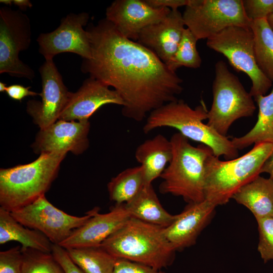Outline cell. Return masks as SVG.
I'll list each match as a JSON object with an SVG mask.
<instances>
[{"label":"cell","instance_id":"1","mask_svg":"<svg viewBox=\"0 0 273 273\" xmlns=\"http://www.w3.org/2000/svg\"><path fill=\"white\" fill-rule=\"evenodd\" d=\"M91 57L81 70L109 87L123 102V116L140 122L183 91V80L155 54L123 36L106 18L85 29Z\"/></svg>","mask_w":273,"mask_h":273},{"label":"cell","instance_id":"2","mask_svg":"<svg viewBox=\"0 0 273 273\" xmlns=\"http://www.w3.org/2000/svg\"><path fill=\"white\" fill-rule=\"evenodd\" d=\"M163 229L130 217L100 246L116 259L162 269L173 263L176 251Z\"/></svg>","mask_w":273,"mask_h":273},{"label":"cell","instance_id":"3","mask_svg":"<svg viewBox=\"0 0 273 273\" xmlns=\"http://www.w3.org/2000/svg\"><path fill=\"white\" fill-rule=\"evenodd\" d=\"M208 112L203 101L193 109L184 100H176L152 111L143 126V131L148 133L158 128H173L189 140L209 147L217 157L222 156L226 160L238 157V150L232 140L203 122L207 119Z\"/></svg>","mask_w":273,"mask_h":273},{"label":"cell","instance_id":"4","mask_svg":"<svg viewBox=\"0 0 273 273\" xmlns=\"http://www.w3.org/2000/svg\"><path fill=\"white\" fill-rule=\"evenodd\" d=\"M170 140L172 157L160 176V192L181 197L189 203L203 201L206 162L213 154L212 149L203 144L192 146L179 132L173 134Z\"/></svg>","mask_w":273,"mask_h":273},{"label":"cell","instance_id":"5","mask_svg":"<svg viewBox=\"0 0 273 273\" xmlns=\"http://www.w3.org/2000/svg\"><path fill=\"white\" fill-rule=\"evenodd\" d=\"M66 154L42 153L31 163L1 168L0 207L11 212L45 195Z\"/></svg>","mask_w":273,"mask_h":273},{"label":"cell","instance_id":"6","mask_svg":"<svg viewBox=\"0 0 273 273\" xmlns=\"http://www.w3.org/2000/svg\"><path fill=\"white\" fill-rule=\"evenodd\" d=\"M273 155L272 143L255 144L253 148L240 157L221 161L211 154L206 162L205 200L216 206L228 203L243 186L261 173Z\"/></svg>","mask_w":273,"mask_h":273},{"label":"cell","instance_id":"7","mask_svg":"<svg viewBox=\"0 0 273 273\" xmlns=\"http://www.w3.org/2000/svg\"><path fill=\"white\" fill-rule=\"evenodd\" d=\"M212 93L207 124L222 136H226L236 120L252 116L256 110L253 97L223 61H218L215 65Z\"/></svg>","mask_w":273,"mask_h":273},{"label":"cell","instance_id":"8","mask_svg":"<svg viewBox=\"0 0 273 273\" xmlns=\"http://www.w3.org/2000/svg\"><path fill=\"white\" fill-rule=\"evenodd\" d=\"M207 46L227 58L238 72L246 74L251 80L249 92L255 98L265 95L272 85L259 69L255 59L253 34L250 28L231 26L207 39Z\"/></svg>","mask_w":273,"mask_h":273},{"label":"cell","instance_id":"9","mask_svg":"<svg viewBox=\"0 0 273 273\" xmlns=\"http://www.w3.org/2000/svg\"><path fill=\"white\" fill-rule=\"evenodd\" d=\"M185 26L198 40L231 26L250 28L242 0H189L183 14Z\"/></svg>","mask_w":273,"mask_h":273},{"label":"cell","instance_id":"10","mask_svg":"<svg viewBox=\"0 0 273 273\" xmlns=\"http://www.w3.org/2000/svg\"><path fill=\"white\" fill-rule=\"evenodd\" d=\"M31 27L28 16L10 7L0 9V73L32 80L35 72L20 60L19 53L31 42Z\"/></svg>","mask_w":273,"mask_h":273},{"label":"cell","instance_id":"11","mask_svg":"<svg viewBox=\"0 0 273 273\" xmlns=\"http://www.w3.org/2000/svg\"><path fill=\"white\" fill-rule=\"evenodd\" d=\"M26 227L39 231L53 244L59 245L92 215V210L83 216L70 215L50 203L43 195L33 203L10 212Z\"/></svg>","mask_w":273,"mask_h":273},{"label":"cell","instance_id":"12","mask_svg":"<svg viewBox=\"0 0 273 273\" xmlns=\"http://www.w3.org/2000/svg\"><path fill=\"white\" fill-rule=\"evenodd\" d=\"M85 12L70 13L63 17L58 27L49 33H41L37 38L38 51L46 60L62 53H72L83 60L91 57L87 32L83 29L89 20Z\"/></svg>","mask_w":273,"mask_h":273},{"label":"cell","instance_id":"13","mask_svg":"<svg viewBox=\"0 0 273 273\" xmlns=\"http://www.w3.org/2000/svg\"><path fill=\"white\" fill-rule=\"evenodd\" d=\"M39 71L41 78V101H29L26 111L34 123L43 129L59 119L71 92L64 84L53 60H46Z\"/></svg>","mask_w":273,"mask_h":273},{"label":"cell","instance_id":"14","mask_svg":"<svg viewBox=\"0 0 273 273\" xmlns=\"http://www.w3.org/2000/svg\"><path fill=\"white\" fill-rule=\"evenodd\" d=\"M89 128L88 120H58L48 127L40 129L32 147L39 154L71 152L78 155L88 147Z\"/></svg>","mask_w":273,"mask_h":273},{"label":"cell","instance_id":"15","mask_svg":"<svg viewBox=\"0 0 273 273\" xmlns=\"http://www.w3.org/2000/svg\"><path fill=\"white\" fill-rule=\"evenodd\" d=\"M170 11L152 8L145 0H116L107 7L105 18L123 36L136 41L144 28L160 21Z\"/></svg>","mask_w":273,"mask_h":273},{"label":"cell","instance_id":"16","mask_svg":"<svg viewBox=\"0 0 273 273\" xmlns=\"http://www.w3.org/2000/svg\"><path fill=\"white\" fill-rule=\"evenodd\" d=\"M92 212V216L59 245L65 249L100 246L130 217L125 203L116 204L106 213H100L98 207Z\"/></svg>","mask_w":273,"mask_h":273},{"label":"cell","instance_id":"17","mask_svg":"<svg viewBox=\"0 0 273 273\" xmlns=\"http://www.w3.org/2000/svg\"><path fill=\"white\" fill-rule=\"evenodd\" d=\"M107 104L123 106L119 94L101 81L89 77L78 90L71 92L68 101L58 120L85 121L102 106Z\"/></svg>","mask_w":273,"mask_h":273},{"label":"cell","instance_id":"18","mask_svg":"<svg viewBox=\"0 0 273 273\" xmlns=\"http://www.w3.org/2000/svg\"><path fill=\"white\" fill-rule=\"evenodd\" d=\"M185 26L183 15L178 10H171L162 20L144 28L136 41L167 64L178 48Z\"/></svg>","mask_w":273,"mask_h":273},{"label":"cell","instance_id":"19","mask_svg":"<svg viewBox=\"0 0 273 273\" xmlns=\"http://www.w3.org/2000/svg\"><path fill=\"white\" fill-rule=\"evenodd\" d=\"M216 206L207 200L189 203L173 222L163 229L164 234L176 250L195 244L198 236L210 222Z\"/></svg>","mask_w":273,"mask_h":273},{"label":"cell","instance_id":"20","mask_svg":"<svg viewBox=\"0 0 273 273\" xmlns=\"http://www.w3.org/2000/svg\"><path fill=\"white\" fill-rule=\"evenodd\" d=\"M134 156L143 167L145 185H152L160 177L171 160L170 140L161 134H157L141 144L136 149Z\"/></svg>","mask_w":273,"mask_h":273},{"label":"cell","instance_id":"21","mask_svg":"<svg viewBox=\"0 0 273 273\" xmlns=\"http://www.w3.org/2000/svg\"><path fill=\"white\" fill-rule=\"evenodd\" d=\"M232 198L247 207L256 219L273 216V178L258 175L240 188Z\"/></svg>","mask_w":273,"mask_h":273},{"label":"cell","instance_id":"22","mask_svg":"<svg viewBox=\"0 0 273 273\" xmlns=\"http://www.w3.org/2000/svg\"><path fill=\"white\" fill-rule=\"evenodd\" d=\"M125 206L130 217L163 228L170 225L177 215L162 207L152 185H145Z\"/></svg>","mask_w":273,"mask_h":273},{"label":"cell","instance_id":"23","mask_svg":"<svg viewBox=\"0 0 273 273\" xmlns=\"http://www.w3.org/2000/svg\"><path fill=\"white\" fill-rule=\"evenodd\" d=\"M14 241L22 248H31L52 253L53 244L38 231L26 227L17 221L11 213L0 207V244Z\"/></svg>","mask_w":273,"mask_h":273},{"label":"cell","instance_id":"24","mask_svg":"<svg viewBox=\"0 0 273 273\" xmlns=\"http://www.w3.org/2000/svg\"><path fill=\"white\" fill-rule=\"evenodd\" d=\"M254 99L259 108L257 120L246 134L232 140L237 150L243 149L253 144L273 143V86L268 95L259 96Z\"/></svg>","mask_w":273,"mask_h":273},{"label":"cell","instance_id":"25","mask_svg":"<svg viewBox=\"0 0 273 273\" xmlns=\"http://www.w3.org/2000/svg\"><path fill=\"white\" fill-rule=\"evenodd\" d=\"M256 64L262 73L273 83V31L265 19L252 20Z\"/></svg>","mask_w":273,"mask_h":273},{"label":"cell","instance_id":"26","mask_svg":"<svg viewBox=\"0 0 273 273\" xmlns=\"http://www.w3.org/2000/svg\"><path fill=\"white\" fill-rule=\"evenodd\" d=\"M145 186L144 170L139 165L127 168L112 178L107 189L111 201L123 204L135 197Z\"/></svg>","mask_w":273,"mask_h":273},{"label":"cell","instance_id":"27","mask_svg":"<svg viewBox=\"0 0 273 273\" xmlns=\"http://www.w3.org/2000/svg\"><path fill=\"white\" fill-rule=\"evenodd\" d=\"M71 259L85 273H112L116 258L100 246L66 249Z\"/></svg>","mask_w":273,"mask_h":273},{"label":"cell","instance_id":"28","mask_svg":"<svg viewBox=\"0 0 273 273\" xmlns=\"http://www.w3.org/2000/svg\"><path fill=\"white\" fill-rule=\"evenodd\" d=\"M198 40L193 33L185 28L178 48L172 58L166 64L173 71L181 67L196 69L202 64V59L197 49Z\"/></svg>","mask_w":273,"mask_h":273},{"label":"cell","instance_id":"29","mask_svg":"<svg viewBox=\"0 0 273 273\" xmlns=\"http://www.w3.org/2000/svg\"><path fill=\"white\" fill-rule=\"evenodd\" d=\"M22 273H64L52 253L31 248H22Z\"/></svg>","mask_w":273,"mask_h":273},{"label":"cell","instance_id":"30","mask_svg":"<svg viewBox=\"0 0 273 273\" xmlns=\"http://www.w3.org/2000/svg\"><path fill=\"white\" fill-rule=\"evenodd\" d=\"M259 232L258 251L264 263L273 260V216L256 219Z\"/></svg>","mask_w":273,"mask_h":273},{"label":"cell","instance_id":"31","mask_svg":"<svg viewBox=\"0 0 273 273\" xmlns=\"http://www.w3.org/2000/svg\"><path fill=\"white\" fill-rule=\"evenodd\" d=\"M23 262L21 246L0 252V273H22Z\"/></svg>","mask_w":273,"mask_h":273},{"label":"cell","instance_id":"32","mask_svg":"<svg viewBox=\"0 0 273 273\" xmlns=\"http://www.w3.org/2000/svg\"><path fill=\"white\" fill-rule=\"evenodd\" d=\"M242 3L250 21L266 19L273 12V0H242Z\"/></svg>","mask_w":273,"mask_h":273},{"label":"cell","instance_id":"33","mask_svg":"<svg viewBox=\"0 0 273 273\" xmlns=\"http://www.w3.org/2000/svg\"><path fill=\"white\" fill-rule=\"evenodd\" d=\"M112 273H166L144 264L123 259H117Z\"/></svg>","mask_w":273,"mask_h":273},{"label":"cell","instance_id":"34","mask_svg":"<svg viewBox=\"0 0 273 273\" xmlns=\"http://www.w3.org/2000/svg\"><path fill=\"white\" fill-rule=\"evenodd\" d=\"M52 253L64 273H85L71 259L66 250L61 246L53 244Z\"/></svg>","mask_w":273,"mask_h":273},{"label":"cell","instance_id":"35","mask_svg":"<svg viewBox=\"0 0 273 273\" xmlns=\"http://www.w3.org/2000/svg\"><path fill=\"white\" fill-rule=\"evenodd\" d=\"M30 86L25 87L20 84H12L7 86L5 92L13 100L21 101L28 96H39V93L30 90Z\"/></svg>","mask_w":273,"mask_h":273},{"label":"cell","instance_id":"36","mask_svg":"<svg viewBox=\"0 0 273 273\" xmlns=\"http://www.w3.org/2000/svg\"><path fill=\"white\" fill-rule=\"evenodd\" d=\"M151 7L158 8H168L171 10H178L183 6H186L189 0H145Z\"/></svg>","mask_w":273,"mask_h":273},{"label":"cell","instance_id":"37","mask_svg":"<svg viewBox=\"0 0 273 273\" xmlns=\"http://www.w3.org/2000/svg\"><path fill=\"white\" fill-rule=\"evenodd\" d=\"M262 172L268 173L269 177L273 178V155L263 165L261 171V173Z\"/></svg>","mask_w":273,"mask_h":273},{"label":"cell","instance_id":"38","mask_svg":"<svg viewBox=\"0 0 273 273\" xmlns=\"http://www.w3.org/2000/svg\"><path fill=\"white\" fill-rule=\"evenodd\" d=\"M12 4L19 7L21 11L32 7L31 3L28 0H12Z\"/></svg>","mask_w":273,"mask_h":273},{"label":"cell","instance_id":"39","mask_svg":"<svg viewBox=\"0 0 273 273\" xmlns=\"http://www.w3.org/2000/svg\"><path fill=\"white\" fill-rule=\"evenodd\" d=\"M268 25L273 31V12L266 19Z\"/></svg>","mask_w":273,"mask_h":273},{"label":"cell","instance_id":"40","mask_svg":"<svg viewBox=\"0 0 273 273\" xmlns=\"http://www.w3.org/2000/svg\"><path fill=\"white\" fill-rule=\"evenodd\" d=\"M7 87V84L3 82H0V92H5Z\"/></svg>","mask_w":273,"mask_h":273},{"label":"cell","instance_id":"41","mask_svg":"<svg viewBox=\"0 0 273 273\" xmlns=\"http://www.w3.org/2000/svg\"><path fill=\"white\" fill-rule=\"evenodd\" d=\"M0 2L9 6H11L12 4V0H1Z\"/></svg>","mask_w":273,"mask_h":273}]
</instances>
